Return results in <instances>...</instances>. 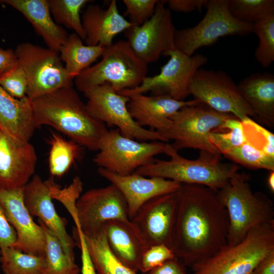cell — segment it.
Returning <instances> with one entry per match:
<instances>
[{"instance_id":"obj_1","label":"cell","mask_w":274,"mask_h":274,"mask_svg":"<svg viewBox=\"0 0 274 274\" xmlns=\"http://www.w3.org/2000/svg\"><path fill=\"white\" fill-rule=\"evenodd\" d=\"M228 227L227 211L217 192L203 185L181 184L171 249L185 266L226 246Z\"/></svg>"},{"instance_id":"obj_2","label":"cell","mask_w":274,"mask_h":274,"mask_svg":"<svg viewBox=\"0 0 274 274\" xmlns=\"http://www.w3.org/2000/svg\"><path fill=\"white\" fill-rule=\"evenodd\" d=\"M31 102L37 128L49 125L82 147L98 151L107 127L90 113L73 86L62 87Z\"/></svg>"},{"instance_id":"obj_3","label":"cell","mask_w":274,"mask_h":274,"mask_svg":"<svg viewBox=\"0 0 274 274\" xmlns=\"http://www.w3.org/2000/svg\"><path fill=\"white\" fill-rule=\"evenodd\" d=\"M165 154L170 156L169 160L154 158L133 173L181 184L203 185L218 192L239 170V166L235 163L222 162L221 155L206 151H199L197 158L189 159L181 156L167 143Z\"/></svg>"},{"instance_id":"obj_4","label":"cell","mask_w":274,"mask_h":274,"mask_svg":"<svg viewBox=\"0 0 274 274\" xmlns=\"http://www.w3.org/2000/svg\"><path fill=\"white\" fill-rule=\"evenodd\" d=\"M249 180L248 175L238 172L217 192L228 217L229 246L240 243L254 227L274 221L273 201L263 193L254 192Z\"/></svg>"},{"instance_id":"obj_5","label":"cell","mask_w":274,"mask_h":274,"mask_svg":"<svg viewBox=\"0 0 274 274\" xmlns=\"http://www.w3.org/2000/svg\"><path fill=\"white\" fill-rule=\"evenodd\" d=\"M98 63L83 71L74 80L83 93L96 86L108 84L115 91L133 89L147 77V64L133 51L126 41L105 47Z\"/></svg>"},{"instance_id":"obj_6","label":"cell","mask_w":274,"mask_h":274,"mask_svg":"<svg viewBox=\"0 0 274 274\" xmlns=\"http://www.w3.org/2000/svg\"><path fill=\"white\" fill-rule=\"evenodd\" d=\"M274 250V221L257 226L240 243L226 245L212 256L192 265L191 274H250Z\"/></svg>"},{"instance_id":"obj_7","label":"cell","mask_w":274,"mask_h":274,"mask_svg":"<svg viewBox=\"0 0 274 274\" xmlns=\"http://www.w3.org/2000/svg\"><path fill=\"white\" fill-rule=\"evenodd\" d=\"M229 0H208L207 12L196 25L176 30V49L188 56L198 49L215 44L222 37L244 36L252 32L253 24L242 22L231 15Z\"/></svg>"},{"instance_id":"obj_8","label":"cell","mask_w":274,"mask_h":274,"mask_svg":"<svg viewBox=\"0 0 274 274\" xmlns=\"http://www.w3.org/2000/svg\"><path fill=\"white\" fill-rule=\"evenodd\" d=\"M18 65L28 83L27 97L31 100L60 88L73 86L58 52L28 42L19 44L14 50Z\"/></svg>"},{"instance_id":"obj_9","label":"cell","mask_w":274,"mask_h":274,"mask_svg":"<svg viewBox=\"0 0 274 274\" xmlns=\"http://www.w3.org/2000/svg\"><path fill=\"white\" fill-rule=\"evenodd\" d=\"M166 148L163 142H138L123 136L118 129L108 130L93 161L99 167L126 176L151 162L156 155L165 154Z\"/></svg>"},{"instance_id":"obj_10","label":"cell","mask_w":274,"mask_h":274,"mask_svg":"<svg viewBox=\"0 0 274 274\" xmlns=\"http://www.w3.org/2000/svg\"><path fill=\"white\" fill-rule=\"evenodd\" d=\"M232 116L201 104L186 106L170 117V127L161 135L173 141L170 145L177 152L191 148L219 154L210 143L209 134Z\"/></svg>"},{"instance_id":"obj_11","label":"cell","mask_w":274,"mask_h":274,"mask_svg":"<svg viewBox=\"0 0 274 274\" xmlns=\"http://www.w3.org/2000/svg\"><path fill=\"white\" fill-rule=\"evenodd\" d=\"M165 56L169 59L161 67L159 74L147 77L138 87L118 93L128 97L150 91L152 95H167L176 100H185L190 95V85L195 73L208 59L203 54L188 56L176 49Z\"/></svg>"},{"instance_id":"obj_12","label":"cell","mask_w":274,"mask_h":274,"mask_svg":"<svg viewBox=\"0 0 274 274\" xmlns=\"http://www.w3.org/2000/svg\"><path fill=\"white\" fill-rule=\"evenodd\" d=\"M189 90L194 99L218 112L231 114L241 121L248 117L255 118L238 85L223 71L199 68Z\"/></svg>"},{"instance_id":"obj_13","label":"cell","mask_w":274,"mask_h":274,"mask_svg":"<svg viewBox=\"0 0 274 274\" xmlns=\"http://www.w3.org/2000/svg\"><path fill=\"white\" fill-rule=\"evenodd\" d=\"M84 94L90 113L105 124L117 126L123 136L142 142H167L157 131L141 126L128 111L129 98L119 94L109 85L94 87Z\"/></svg>"},{"instance_id":"obj_14","label":"cell","mask_w":274,"mask_h":274,"mask_svg":"<svg viewBox=\"0 0 274 274\" xmlns=\"http://www.w3.org/2000/svg\"><path fill=\"white\" fill-rule=\"evenodd\" d=\"M158 1L152 17L140 25L133 24L125 31L126 41L134 53L147 64L175 49V28L171 11Z\"/></svg>"},{"instance_id":"obj_15","label":"cell","mask_w":274,"mask_h":274,"mask_svg":"<svg viewBox=\"0 0 274 274\" xmlns=\"http://www.w3.org/2000/svg\"><path fill=\"white\" fill-rule=\"evenodd\" d=\"M179 189L150 199L130 220L148 248L162 244L171 249L178 212Z\"/></svg>"},{"instance_id":"obj_16","label":"cell","mask_w":274,"mask_h":274,"mask_svg":"<svg viewBox=\"0 0 274 274\" xmlns=\"http://www.w3.org/2000/svg\"><path fill=\"white\" fill-rule=\"evenodd\" d=\"M79 228L83 233L101 227L106 222L130 220L124 197L113 184L94 188L81 194L76 203Z\"/></svg>"},{"instance_id":"obj_17","label":"cell","mask_w":274,"mask_h":274,"mask_svg":"<svg viewBox=\"0 0 274 274\" xmlns=\"http://www.w3.org/2000/svg\"><path fill=\"white\" fill-rule=\"evenodd\" d=\"M37 156L29 141L19 140L0 128V189L25 186L33 176Z\"/></svg>"},{"instance_id":"obj_18","label":"cell","mask_w":274,"mask_h":274,"mask_svg":"<svg viewBox=\"0 0 274 274\" xmlns=\"http://www.w3.org/2000/svg\"><path fill=\"white\" fill-rule=\"evenodd\" d=\"M24 187L11 190L0 189V202L16 232L17 239L13 247L27 254L43 256L45 246L44 232L33 220L25 206Z\"/></svg>"},{"instance_id":"obj_19","label":"cell","mask_w":274,"mask_h":274,"mask_svg":"<svg viewBox=\"0 0 274 274\" xmlns=\"http://www.w3.org/2000/svg\"><path fill=\"white\" fill-rule=\"evenodd\" d=\"M25 206L32 217H37L58 238L67 256L75 261L76 242L67 233L66 221L57 214L52 201L48 181L33 176L24 187Z\"/></svg>"},{"instance_id":"obj_20","label":"cell","mask_w":274,"mask_h":274,"mask_svg":"<svg viewBox=\"0 0 274 274\" xmlns=\"http://www.w3.org/2000/svg\"><path fill=\"white\" fill-rule=\"evenodd\" d=\"M98 174L121 192L126 202L131 220L140 208L150 199L177 191L181 183L159 177H146L135 173L121 176L99 167Z\"/></svg>"},{"instance_id":"obj_21","label":"cell","mask_w":274,"mask_h":274,"mask_svg":"<svg viewBox=\"0 0 274 274\" xmlns=\"http://www.w3.org/2000/svg\"><path fill=\"white\" fill-rule=\"evenodd\" d=\"M128 97L127 108L134 120L141 126H148L161 135L169 128L170 118L177 111L184 107L200 104L194 99L178 100L167 95L134 94Z\"/></svg>"},{"instance_id":"obj_22","label":"cell","mask_w":274,"mask_h":274,"mask_svg":"<svg viewBox=\"0 0 274 274\" xmlns=\"http://www.w3.org/2000/svg\"><path fill=\"white\" fill-rule=\"evenodd\" d=\"M81 20L88 46H109L116 35L133 24L120 14L115 0L112 1L106 9L98 5L88 6Z\"/></svg>"},{"instance_id":"obj_23","label":"cell","mask_w":274,"mask_h":274,"mask_svg":"<svg viewBox=\"0 0 274 274\" xmlns=\"http://www.w3.org/2000/svg\"><path fill=\"white\" fill-rule=\"evenodd\" d=\"M21 13L32 26L47 48L58 53L68 35L51 17L48 0H0Z\"/></svg>"},{"instance_id":"obj_24","label":"cell","mask_w":274,"mask_h":274,"mask_svg":"<svg viewBox=\"0 0 274 274\" xmlns=\"http://www.w3.org/2000/svg\"><path fill=\"white\" fill-rule=\"evenodd\" d=\"M109 247L122 263L138 271L141 257L148 248L131 221L111 220L102 225Z\"/></svg>"},{"instance_id":"obj_25","label":"cell","mask_w":274,"mask_h":274,"mask_svg":"<svg viewBox=\"0 0 274 274\" xmlns=\"http://www.w3.org/2000/svg\"><path fill=\"white\" fill-rule=\"evenodd\" d=\"M239 91L255 114V118L270 128L274 126V75L257 73L237 85Z\"/></svg>"},{"instance_id":"obj_26","label":"cell","mask_w":274,"mask_h":274,"mask_svg":"<svg viewBox=\"0 0 274 274\" xmlns=\"http://www.w3.org/2000/svg\"><path fill=\"white\" fill-rule=\"evenodd\" d=\"M0 128L22 141H29L37 128L31 100L14 98L0 86Z\"/></svg>"},{"instance_id":"obj_27","label":"cell","mask_w":274,"mask_h":274,"mask_svg":"<svg viewBox=\"0 0 274 274\" xmlns=\"http://www.w3.org/2000/svg\"><path fill=\"white\" fill-rule=\"evenodd\" d=\"M83 234L97 274H136L137 272L122 263L111 252L102 226Z\"/></svg>"},{"instance_id":"obj_28","label":"cell","mask_w":274,"mask_h":274,"mask_svg":"<svg viewBox=\"0 0 274 274\" xmlns=\"http://www.w3.org/2000/svg\"><path fill=\"white\" fill-rule=\"evenodd\" d=\"M105 47L101 45L88 46L75 33L68 35L59 53L60 59L65 63L64 68L73 79L83 71L89 67L101 56Z\"/></svg>"},{"instance_id":"obj_29","label":"cell","mask_w":274,"mask_h":274,"mask_svg":"<svg viewBox=\"0 0 274 274\" xmlns=\"http://www.w3.org/2000/svg\"><path fill=\"white\" fill-rule=\"evenodd\" d=\"M38 221L45 236L43 274H79L81 269L67 256L57 236L40 220Z\"/></svg>"},{"instance_id":"obj_30","label":"cell","mask_w":274,"mask_h":274,"mask_svg":"<svg viewBox=\"0 0 274 274\" xmlns=\"http://www.w3.org/2000/svg\"><path fill=\"white\" fill-rule=\"evenodd\" d=\"M49 168L52 177H61L81 156L82 146L53 133L50 140Z\"/></svg>"},{"instance_id":"obj_31","label":"cell","mask_w":274,"mask_h":274,"mask_svg":"<svg viewBox=\"0 0 274 274\" xmlns=\"http://www.w3.org/2000/svg\"><path fill=\"white\" fill-rule=\"evenodd\" d=\"M1 267L4 274H43L44 256L30 255L13 247L0 249Z\"/></svg>"},{"instance_id":"obj_32","label":"cell","mask_w":274,"mask_h":274,"mask_svg":"<svg viewBox=\"0 0 274 274\" xmlns=\"http://www.w3.org/2000/svg\"><path fill=\"white\" fill-rule=\"evenodd\" d=\"M90 1L48 0L49 10L55 22L75 31L82 40H85L80 11Z\"/></svg>"},{"instance_id":"obj_33","label":"cell","mask_w":274,"mask_h":274,"mask_svg":"<svg viewBox=\"0 0 274 274\" xmlns=\"http://www.w3.org/2000/svg\"><path fill=\"white\" fill-rule=\"evenodd\" d=\"M209 140L220 154L242 145L246 142L242 121L232 116L226 119L209 134Z\"/></svg>"},{"instance_id":"obj_34","label":"cell","mask_w":274,"mask_h":274,"mask_svg":"<svg viewBox=\"0 0 274 274\" xmlns=\"http://www.w3.org/2000/svg\"><path fill=\"white\" fill-rule=\"evenodd\" d=\"M252 32L259 39L255 59L263 67H268L274 61V13L253 23Z\"/></svg>"},{"instance_id":"obj_35","label":"cell","mask_w":274,"mask_h":274,"mask_svg":"<svg viewBox=\"0 0 274 274\" xmlns=\"http://www.w3.org/2000/svg\"><path fill=\"white\" fill-rule=\"evenodd\" d=\"M229 10L233 18L253 24L274 13L273 0H229Z\"/></svg>"},{"instance_id":"obj_36","label":"cell","mask_w":274,"mask_h":274,"mask_svg":"<svg viewBox=\"0 0 274 274\" xmlns=\"http://www.w3.org/2000/svg\"><path fill=\"white\" fill-rule=\"evenodd\" d=\"M223 155L235 164L250 169H264L274 172V157L263 154L246 142Z\"/></svg>"},{"instance_id":"obj_37","label":"cell","mask_w":274,"mask_h":274,"mask_svg":"<svg viewBox=\"0 0 274 274\" xmlns=\"http://www.w3.org/2000/svg\"><path fill=\"white\" fill-rule=\"evenodd\" d=\"M246 143L263 154L274 157V134L248 117L242 121Z\"/></svg>"},{"instance_id":"obj_38","label":"cell","mask_w":274,"mask_h":274,"mask_svg":"<svg viewBox=\"0 0 274 274\" xmlns=\"http://www.w3.org/2000/svg\"><path fill=\"white\" fill-rule=\"evenodd\" d=\"M51 196L66 208L74 220L76 228H79L76 203L83 190V183L79 177H76L72 183L64 188H60L52 179L48 180Z\"/></svg>"},{"instance_id":"obj_39","label":"cell","mask_w":274,"mask_h":274,"mask_svg":"<svg viewBox=\"0 0 274 274\" xmlns=\"http://www.w3.org/2000/svg\"><path fill=\"white\" fill-rule=\"evenodd\" d=\"M0 86L14 98L27 97V80L24 71L18 64L0 77Z\"/></svg>"},{"instance_id":"obj_40","label":"cell","mask_w":274,"mask_h":274,"mask_svg":"<svg viewBox=\"0 0 274 274\" xmlns=\"http://www.w3.org/2000/svg\"><path fill=\"white\" fill-rule=\"evenodd\" d=\"M175 257L172 250L164 245L151 246L143 252L140 260L138 271L145 273Z\"/></svg>"},{"instance_id":"obj_41","label":"cell","mask_w":274,"mask_h":274,"mask_svg":"<svg viewBox=\"0 0 274 274\" xmlns=\"http://www.w3.org/2000/svg\"><path fill=\"white\" fill-rule=\"evenodd\" d=\"M158 0H123L130 22L140 25L153 15Z\"/></svg>"},{"instance_id":"obj_42","label":"cell","mask_w":274,"mask_h":274,"mask_svg":"<svg viewBox=\"0 0 274 274\" xmlns=\"http://www.w3.org/2000/svg\"><path fill=\"white\" fill-rule=\"evenodd\" d=\"M73 232L76 245L81 250V274H97L90 256L82 231L74 229Z\"/></svg>"},{"instance_id":"obj_43","label":"cell","mask_w":274,"mask_h":274,"mask_svg":"<svg viewBox=\"0 0 274 274\" xmlns=\"http://www.w3.org/2000/svg\"><path fill=\"white\" fill-rule=\"evenodd\" d=\"M16 239V232L9 222L4 209L0 202V249L14 247Z\"/></svg>"},{"instance_id":"obj_44","label":"cell","mask_w":274,"mask_h":274,"mask_svg":"<svg viewBox=\"0 0 274 274\" xmlns=\"http://www.w3.org/2000/svg\"><path fill=\"white\" fill-rule=\"evenodd\" d=\"M171 11L181 13H188L197 10L200 11L205 7L208 0H168L164 1Z\"/></svg>"},{"instance_id":"obj_45","label":"cell","mask_w":274,"mask_h":274,"mask_svg":"<svg viewBox=\"0 0 274 274\" xmlns=\"http://www.w3.org/2000/svg\"><path fill=\"white\" fill-rule=\"evenodd\" d=\"M142 274H188L185 266L176 257L167 260L161 265Z\"/></svg>"},{"instance_id":"obj_46","label":"cell","mask_w":274,"mask_h":274,"mask_svg":"<svg viewBox=\"0 0 274 274\" xmlns=\"http://www.w3.org/2000/svg\"><path fill=\"white\" fill-rule=\"evenodd\" d=\"M18 64L14 50L11 49H4L0 47V77Z\"/></svg>"},{"instance_id":"obj_47","label":"cell","mask_w":274,"mask_h":274,"mask_svg":"<svg viewBox=\"0 0 274 274\" xmlns=\"http://www.w3.org/2000/svg\"><path fill=\"white\" fill-rule=\"evenodd\" d=\"M250 274H274V250L263 258Z\"/></svg>"},{"instance_id":"obj_48","label":"cell","mask_w":274,"mask_h":274,"mask_svg":"<svg viewBox=\"0 0 274 274\" xmlns=\"http://www.w3.org/2000/svg\"><path fill=\"white\" fill-rule=\"evenodd\" d=\"M270 173L267 178V184L271 191H274V172H269Z\"/></svg>"}]
</instances>
